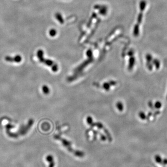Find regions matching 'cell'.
<instances>
[{"instance_id": "cell-8", "label": "cell", "mask_w": 167, "mask_h": 167, "mask_svg": "<svg viewBox=\"0 0 167 167\" xmlns=\"http://www.w3.org/2000/svg\"><path fill=\"white\" fill-rule=\"evenodd\" d=\"M110 87H111V84L108 82H105L103 84V87L106 91H109L110 90Z\"/></svg>"}, {"instance_id": "cell-5", "label": "cell", "mask_w": 167, "mask_h": 167, "mask_svg": "<svg viewBox=\"0 0 167 167\" xmlns=\"http://www.w3.org/2000/svg\"><path fill=\"white\" fill-rule=\"evenodd\" d=\"M42 92H43V93L46 95L48 94L50 92L49 88L46 85H44L42 87Z\"/></svg>"}, {"instance_id": "cell-12", "label": "cell", "mask_w": 167, "mask_h": 167, "mask_svg": "<svg viewBox=\"0 0 167 167\" xmlns=\"http://www.w3.org/2000/svg\"><path fill=\"white\" fill-rule=\"evenodd\" d=\"M162 106V104L161 102L157 101L154 104V107L156 109H160L161 108Z\"/></svg>"}, {"instance_id": "cell-3", "label": "cell", "mask_w": 167, "mask_h": 167, "mask_svg": "<svg viewBox=\"0 0 167 167\" xmlns=\"http://www.w3.org/2000/svg\"><path fill=\"white\" fill-rule=\"evenodd\" d=\"M5 60L8 62H20L21 61V57L20 55H16L14 57H11L10 56H7L5 57Z\"/></svg>"}, {"instance_id": "cell-14", "label": "cell", "mask_w": 167, "mask_h": 167, "mask_svg": "<svg viewBox=\"0 0 167 167\" xmlns=\"http://www.w3.org/2000/svg\"><path fill=\"white\" fill-rule=\"evenodd\" d=\"M146 59L147 61V62H150L152 60V57L150 54H148L146 55Z\"/></svg>"}, {"instance_id": "cell-19", "label": "cell", "mask_w": 167, "mask_h": 167, "mask_svg": "<svg viewBox=\"0 0 167 167\" xmlns=\"http://www.w3.org/2000/svg\"><path fill=\"white\" fill-rule=\"evenodd\" d=\"M149 106L151 108H152V106L153 107V105H152V104L151 102H150L149 103Z\"/></svg>"}, {"instance_id": "cell-9", "label": "cell", "mask_w": 167, "mask_h": 167, "mask_svg": "<svg viewBox=\"0 0 167 167\" xmlns=\"http://www.w3.org/2000/svg\"><path fill=\"white\" fill-rule=\"evenodd\" d=\"M153 64L155 66V68L157 69H158L160 67V63L158 60L157 59H154V60L153 61Z\"/></svg>"}, {"instance_id": "cell-2", "label": "cell", "mask_w": 167, "mask_h": 167, "mask_svg": "<svg viewBox=\"0 0 167 167\" xmlns=\"http://www.w3.org/2000/svg\"><path fill=\"white\" fill-rule=\"evenodd\" d=\"M43 51L42 50H39L38 51L37 55L38 58L39 59V60L40 61V62L43 63L44 64H46V65L52 67L55 64L54 63L52 60L49 59H44L43 58Z\"/></svg>"}, {"instance_id": "cell-7", "label": "cell", "mask_w": 167, "mask_h": 167, "mask_svg": "<svg viewBox=\"0 0 167 167\" xmlns=\"http://www.w3.org/2000/svg\"><path fill=\"white\" fill-rule=\"evenodd\" d=\"M55 17H56L57 19L60 22V23L62 24L64 23V20L63 19L62 17L60 14L57 13L56 14H55Z\"/></svg>"}, {"instance_id": "cell-10", "label": "cell", "mask_w": 167, "mask_h": 167, "mask_svg": "<svg viewBox=\"0 0 167 167\" xmlns=\"http://www.w3.org/2000/svg\"><path fill=\"white\" fill-rule=\"evenodd\" d=\"M139 116L140 118L142 120H145L146 119V116L145 114L142 111H141L139 113Z\"/></svg>"}, {"instance_id": "cell-20", "label": "cell", "mask_w": 167, "mask_h": 167, "mask_svg": "<svg viewBox=\"0 0 167 167\" xmlns=\"http://www.w3.org/2000/svg\"></svg>"}, {"instance_id": "cell-6", "label": "cell", "mask_w": 167, "mask_h": 167, "mask_svg": "<svg viewBox=\"0 0 167 167\" xmlns=\"http://www.w3.org/2000/svg\"><path fill=\"white\" fill-rule=\"evenodd\" d=\"M116 106L117 108L120 111H122L124 110V104H123L120 102V101H118L117 102L116 104Z\"/></svg>"}, {"instance_id": "cell-4", "label": "cell", "mask_w": 167, "mask_h": 167, "mask_svg": "<svg viewBox=\"0 0 167 167\" xmlns=\"http://www.w3.org/2000/svg\"><path fill=\"white\" fill-rule=\"evenodd\" d=\"M135 57L131 56L130 58H129V66H128V69L129 70H131L135 65Z\"/></svg>"}, {"instance_id": "cell-15", "label": "cell", "mask_w": 167, "mask_h": 167, "mask_svg": "<svg viewBox=\"0 0 167 167\" xmlns=\"http://www.w3.org/2000/svg\"><path fill=\"white\" fill-rule=\"evenodd\" d=\"M51 68H52V71H53L54 72H56V71H57L58 70V66L56 64H55Z\"/></svg>"}, {"instance_id": "cell-13", "label": "cell", "mask_w": 167, "mask_h": 167, "mask_svg": "<svg viewBox=\"0 0 167 167\" xmlns=\"http://www.w3.org/2000/svg\"><path fill=\"white\" fill-rule=\"evenodd\" d=\"M87 122L88 125H89L90 126L92 125V124L93 123L92 117H90V116H88L87 117Z\"/></svg>"}, {"instance_id": "cell-18", "label": "cell", "mask_w": 167, "mask_h": 167, "mask_svg": "<svg viewBox=\"0 0 167 167\" xmlns=\"http://www.w3.org/2000/svg\"><path fill=\"white\" fill-rule=\"evenodd\" d=\"M110 84H111V85H115L117 84V82L116 81H110L109 82Z\"/></svg>"}, {"instance_id": "cell-17", "label": "cell", "mask_w": 167, "mask_h": 167, "mask_svg": "<svg viewBox=\"0 0 167 167\" xmlns=\"http://www.w3.org/2000/svg\"><path fill=\"white\" fill-rule=\"evenodd\" d=\"M147 67L150 70H151L153 69V66L150 64V62H147Z\"/></svg>"}, {"instance_id": "cell-1", "label": "cell", "mask_w": 167, "mask_h": 167, "mask_svg": "<svg viewBox=\"0 0 167 167\" xmlns=\"http://www.w3.org/2000/svg\"><path fill=\"white\" fill-rule=\"evenodd\" d=\"M146 6V1L144 0L141 1L140 3V13H139L138 17V23L135 25L134 27L133 31V35L135 36H138L139 33V24L141 23L142 19V12L144 9L145 8Z\"/></svg>"}, {"instance_id": "cell-11", "label": "cell", "mask_w": 167, "mask_h": 167, "mask_svg": "<svg viewBox=\"0 0 167 167\" xmlns=\"http://www.w3.org/2000/svg\"><path fill=\"white\" fill-rule=\"evenodd\" d=\"M57 34V31L54 29H51L49 31V34L50 36L54 37Z\"/></svg>"}, {"instance_id": "cell-16", "label": "cell", "mask_w": 167, "mask_h": 167, "mask_svg": "<svg viewBox=\"0 0 167 167\" xmlns=\"http://www.w3.org/2000/svg\"><path fill=\"white\" fill-rule=\"evenodd\" d=\"M155 159L157 163H161L162 162V159L159 155H156L155 156Z\"/></svg>"}]
</instances>
